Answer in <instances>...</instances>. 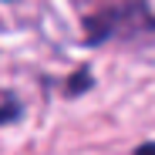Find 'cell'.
<instances>
[{
	"label": "cell",
	"mask_w": 155,
	"mask_h": 155,
	"mask_svg": "<svg viewBox=\"0 0 155 155\" xmlns=\"http://www.w3.org/2000/svg\"><path fill=\"white\" fill-rule=\"evenodd\" d=\"M88 44H152L155 41V10L148 0H111L84 17Z\"/></svg>",
	"instance_id": "6da1fadb"
},
{
	"label": "cell",
	"mask_w": 155,
	"mask_h": 155,
	"mask_svg": "<svg viewBox=\"0 0 155 155\" xmlns=\"http://www.w3.org/2000/svg\"><path fill=\"white\" fill-rule=\"evenodd\" d=\"M17 115H20L17 105H0V125H4V121H14Z\"/></svg>",
	"instance_id": "7a4b0ae2"
},
{
	"label": "cell",
	"mask_w": 155,
	"mask_h": 155,
	"mask_svg": "<svg viewBox=\"0 0 155 155\" xmlns=\"http://www.w3.org/2000/svg\"><path fill=\"white\" fill-rule=\"evenodd\" d=\"M135 155H155V142H145V145H138V148H135Z\"/></svg>",
	"instance_id": "3957f363"
}]
</instances>
